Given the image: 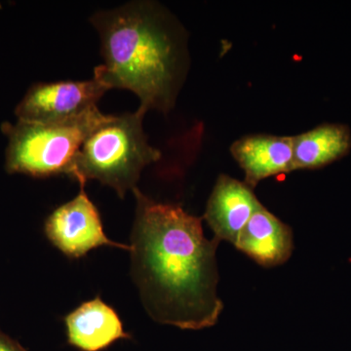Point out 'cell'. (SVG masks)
I'll list each match as a JSON object with an SVG mask.
<instances>
[{"instance_id":"obj_6","label":"cell","mask_w":351,"mask_h":351,"mask_svg":"<svg viewBox=\"0 0 351 351\" xmlns=\"http://www.w3.org/2000/svg\"><path fill=\"white\" fill-rule=\"evenodd\" d=\"M80 184V193L73 200L58 207L46 219L44 232L48 240L66 257L78 258L88 252L107 246L131 250L125 244L108 239L100 213Z\"/></svg>"},{"instance_id":"obj_12","label":"cell","mask_w":351,"mask_h":351,"mask_svg":"<svg viewBox=\"0 0 351 351\" xmlns=\"http://www.w3.org/2000/svg\"><path fill=\"white\" fill-rule=\"evenodd\" d=\"M0 351H27L15 339L0 331Z\"/></svg>"},{"instance_id":"obj_10","label":"cell","mask_w":351,"mask_h":351,"mask_svg":"<svg viewBox=\"0 0 351 351\" xmlns=\"http://www.w3.org/2000/svg\"><path fill=\"white\" fill-rule=\"evenodd\" d=\"M234 246L263 267H277L287 262L292 255L293 232L290 226L263 207L249 219Z\"/></svg>"},{"instance_id":"obj_1","label":"cell","mask_w":351,"mask_h":351,"mask_svg":"<svg viewBox=\"0 0 351 351\" xmlns=\"http://www.w3.org/2000/svg\"><path fill=\"white\" fill-rule=\"evenodd\" d=\"M133 191L132 276L145 311L156 322L182 330L213 327L223 309L217 291L219 240L205 237L203 218Z\"/></svg>"},{"instance_id":"obj_4","label":"cell","mask_w":351,"mask_h":351,"mask_svg":"<svg viewBox=\"0 0 351 351\" xmlns=\"http://www.w3.org/2000/svg\"><path fill=\"white\" fill-rule=\"evenodd\" d=\"M98 108L59 123L4 122L5 170L34 178L71 176L75 157L87 136L106 119Z\"/></svg>"},{"instance_id":"obj_8","label":"cell","mask_w":351,"mask_h":351,"mask_svg":"<svg viewBox=\"0 0 351 351\" xmlns=\"http://www.w3.org/2000/svg\"><path fill=\"white\" fill-rule=\"evenodd\" d=\"M230 152L252 189L267 178L294 171L291 136H246L233 143Z\"/></svg>"},{"instance_id":"obj_11","label":"cell","mask_w":351,"mask_h":351,"mask_svg":"<svg viewBox=\"0 0 351 351\" xmlns=\"http://www.w3.org/2000/svg\"><path fill=\"white\" fill-rule=\"evenodd\" d=\"M351 130L341 123H323L293 136V167L315 170L330 165L350 154Z\"/></svg>"},{"instance_id":"obj_3","label":"cell","mask_w":351,"mask_h":351,"mask_svg":"<svg viewBox=\"0 0 351 351\" xmlns=\"http://www.w3.org/2000/svg\"><path fill=\"white\" fill-rule=\"evenodd\" d=\"M145 114L138 108L121 115L107 114L85 138L69 177L83 186L97 180L114 189L120 198L133 191L142 171L161 157L145 134Z\"/></svg>"},{"instance_id":"obj_2","label":"cell","mask_w":351,"mask_h":351,"mask_svg":"<svg viewBox=\"0 0 351 351\" xmlns=\"http://www.w3.org/2000/svg\"><path fill=\"white\" fill-rule=\"evenodd\" d=\"M91 22L105 61L94 77L108 90L137 95L142 112H169L186 66L184 36L172 16L154 2L137 1L96 13Z\"/></svg>"},{"instance_id":"obj_5","label":"cell","mask_w":351,"mask_h":351,"mask_svg":"<svg viewBox=\"0 0 351 351\" xmlns=\"http://www.w3.org/2000/svg\"><path fill=\"white\" fill-rule=\"evenodd\" d=\"M97 78L84 82L36 83L15 108L17 120L32 123H59L82 117L108 91Z\"/></svg>"},{"instance_id":"obj_9","label":"cell","mask_w":351,"mask_h":351,"mask_svg":"<svg viewBox=\"0 0 351 351\" xmlns=\"http://www.w3.org/2000/svg\"><path fill=\"white\" fill-rule=\"evenodd\" d=\"M69 345L82 351H101L119 339H130L119 314L100 297L83 302L64 318Z\"/></svg>"},{"instance_id":"obj_7","label":"cell","mask_w":351,"mask_h":351,"mask_svg":"<svg viewBox=\"0 0 351 351\" xmlns=\"http://www.w3.org/2000/svg\"><path fill=\"white\" fill-rule=\"evenodd\" d=\"M263 204L253 189L228 175H219L215 184L203 219L215 237L235 245L241 230Z\"/></svg>"}]
</instances>
